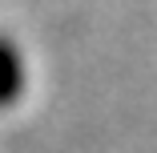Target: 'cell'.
Wrapping results in <instances>:
<instances>
[{
    "mask_svg": "<svg viewBox=\"0 0 157 153\" xmlns=\"http://www.w3.org/2000/svg\"><path fill=\"white\" fill-rule=\"evenodd\" d=\"M24 89V65H20V52L0 36V109H8Z\"/></svg>",
    "mask_w": 157,
    "mask_h": 153,
    "instance_id": "obj_1",
    "label": "cell"
}]
</instances>
